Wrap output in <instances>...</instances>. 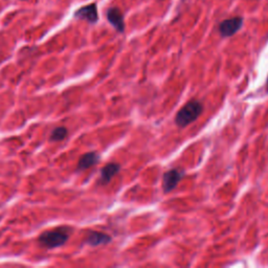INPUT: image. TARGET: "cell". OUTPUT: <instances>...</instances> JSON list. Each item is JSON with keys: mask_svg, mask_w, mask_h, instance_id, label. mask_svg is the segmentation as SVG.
I'll return each instance as SVG.
<instances>
[{"mask_svg": "<svg viewBox=\"0 0 268 268\" xmlns=\"http://www.w3.org/2000/svg\"><path fill=\"white\" fill-rule=\"evenodd\" d=\"M204 111V106L199 101L192 100L186 103L182 108L177 112L175 116V123L178 127L184 128L187 125L192 124L193 122L200 116Z\"/></svg>", "mask_w": 268, "mask_h": 268, "instance_id": "obj_1", "label": "cell"}, {"mask_svg": "<svg viewBox=\"0 0 268 268\" xmlns=\"http://www.w3.org/2000/svg\"><path fill=\"white\" fill-rule=\"evenodd\" d=\"M69 227H59L56 230L46 231L39 237V242L46 248H55L62 246L70 238Z\"/></svg>", "mask_w": 268, "mask_h": 268, "instance_id": "obj_2", "label": "cell"}, {"mask_svg": "<svg viewBox=\"0 0 268 268\" xmlns=\"http://www.w3.org/2000/svg\"><path fill=\"white\" fill-rule=\"evenodd\" d=\"M182 177L183 172L179 169H172L165 173L163 177V189L165 193H169L175 189Z\"/></svg>", "mask_w": 268, "mask_h": 268, "instance_id": "obj_3", "label": "cell"}, {"mask_svg": "<svg viewBox=\"0 0 268 268\" xmlns=\"http://www.w3.org/2000/svg\"><path fill=\"white\" fill-rule=\"evenodd\" d=\"M242 23H243V19L240 18V17H234L231 19H226L219 26L220 34L223 37H231V36L235 35L241 29Z\"/></svg>", "mask_w": 268, "mask_h": 268, "instance_id": "obj_4", "label": "cell"}, {"mask_svg": "<svg viewBox=\"0 0 268 268\" xmlns=\"http://www.w3.org/2000/svg\"><path fill=\"white\" fill-rule=\"evenodd\" d=\"M75 17L78 19L87 20L90 23H96L99 19L98 9L96 4H90L86 7H83L75 13Z\"/></svg>", "mask_w": 268, "mask_h": 268, "instance_id": "obj_5", "label": "cell"}, {"mask_svg": "<svg viewBox=\"0 0 268 268\" xmlns=\"http://www.w3.org/2000/svg\"><path fill=\"white\" fill-rule=\"evenodd\" d=\"M107 19L114 26L115 30L123 33L125 30V22H124V16L118 9L111 8L107 12Z\"/></svg>", "mask_w": 268, "mask_h": 268, "instance_id": "obj_6", "label": "cell"}, {"mask_svg": "<svg viewBox=\"0 0 268 268\" xmlns=\"http://www.w3.org/2000/svg\"><path fill=\"white\" fill-rule=\"evenodd\" d=\"M119 170H120V166L118 164L111 163V164L106 165L102 169V172H101V182L103 184L108 183L114 177V175H116V174L119 172Z\"/></svg>", "mask_w": 268, "mask_h": 268, "instance_id": "obj_7", "label": "cell"}, {"mask_svg": "<svg viewBox=\"0 0 268 268\" xmlns=\"http://www.w3.org/2000/svg\"><path fill=\"white\" fill-rule=\"evenodd\" d=\"M100 156L96 152H88L84 154L79 160L78 170H86L99 163Z\"/></svg>", "mask_w": 268, "mask_h": 268, "instance_id": "obj_8", "label": "cell"}, {"mask_svg": "<svg viewBox=\"0 0 268 268\" xmlns=\"http://www.w3.org/2000/svg\"><path fill=\"white\" fill-rule=\"evenodd\" d=\"M110 241H111V238L108 235L103 234V233H99V232H91L88 235V237H87L86 242L89 245L98 246V245H101V244L108 243V242H110Z\"/></svg>", "mask_w": 268, "mask_h": 268, "instance_id": "obj_9", "label": "cell"}, {"mask_svg": "<svg viewBox=\"0 0 268 268\" xmlns=\"http://www.w3.org/2000/svg\"><path fill=\"white\" fill-rule=\"evenodd\" d=\"M67 136V129L64 127H58L51 132L50 140L52 142H58V141H63Z\"/></svg>", "mask_w": 268, "mask_h": 268, "instance_id": "obj_10", "label": "cell"}, {"mask_svg": "<svg viewBox=\"0 0 268 268\" xmlns=\"http://www.w3.org/2000/svg\"><path fill=\"white\" fill-rule=\"evenodd\" d=\"M267 91H268V80H267Z\"/></svg>", "mask_w": 268, "mask_h": 268, "instance_id": "obj_11", "label": "cell"}]
</instances>
